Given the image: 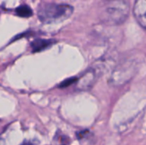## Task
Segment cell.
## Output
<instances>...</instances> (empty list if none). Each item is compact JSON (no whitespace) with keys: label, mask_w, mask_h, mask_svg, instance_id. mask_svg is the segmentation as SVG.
<instances>
[{"label":"cell","mask_w":146,"mask_h":145,"mask_svg":"<svg viewBox=\"0 0 146 145\" xmlns=\"http://www.w3.org/2000/svg\"><path fill=\"white\" fill-rule=\"evenodd\" d=\"M97 70L96 68H90L86 70L80 79H77L76 87L80 91L90 90L97 80Z\"/></svg>","instance_id":"cell-4"},{"label":"cell","mask_w":146,"mask_h":145,"mask_svg":"<svg viewBox=\"0 0 146 145\" xmlns=\"http://www.w3.org/2000/svg\"><path fill=\"white\" fill-rule=\"evenodd\" d=\"M129 10L127 0H102L99 5V16L104 23L120 25L127 20Z\"/></svg>","instance_id":"cell-1"},{"label":"cell","mask_w":146,"mask_h":145,"mask_svg":"<svg viewBox=\"0 0 146 145\" xmlns=\"http://www.w3.org/2000/svg\"><path fill=\"white\" fill-rule=\"evenodd\" d=\"M54 43V40L50 39H36L31 44V47L33 49V51L38 52L40 50H43L48 47H50Z\"/></svg>","instance_id":"cell-6"},{"label":"cell","mask_w":146,"mask_h":145,"mask_svg":"<svg viewBox=\"0 0 146 145\" xmlns=\"http://www.w3.org/2000/svg\"><path fill=\"white\" fill-rule=\"evenodd\" d=\"M22 145H31L30 144H22Z\"/></svg>","instance_id":"cell-8"},{"label":"cell","mask_w":146,"mask_h":145,"mask_svg":"<svg viewBox=\"0 0 146 145\" xmlns=\"http://www.w3.org/2000/svg\"><path fill=\"white\" fill-rule=\"evenodd\" d=\"M15 13L18 16L27 18L33 15V10L27 5H21L15 9Z\"/></svg>","instance_id":"cell-7"},{"label":"cell","mask_w":146,"mask_h":145,"mask_svg":"<svg viewBox=\"0 0 146 145\" xmlns=\"http://www.w3.org/2000/svg\"><path fill=\"white\" fill-rule=\"evenodd\" d=\"M74 12L69 4L42 3L38 8V17L44 24L59 23L68 19Z\"/></svg>","instance_id":"cell-2"},{"label":"cell","mask_w":146,"mask_h":145,"mask_svg":"<svg viewBox=\"0 0 146 145\" xmlns=\"http://www.w3.org/2000/svg\"><path fill=\"white\" fill-rule=\"evenodd\" d=\"M135 71V66L133 62H127L118 66L112 73L110 82L114 85L125 84L130 79Z\"/></svg>","instance_id":"cell-3"},{"label":"cell","mask_w":146,"mask_h":145,"mask_svg":"<svg viewBox=\"0 0 146 145\" xmlns=\"http://www.w3.org/2000/svg\"><path fill=\"white\" fill-rule=\"evenodd\" d=\"M133 14L140 26L146 29V0H136L133 6Z\"/></svg>","instance_id":"cell-5"}]
</instances>
